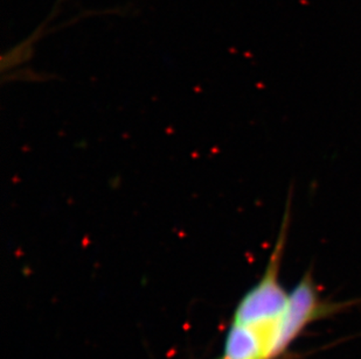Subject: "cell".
Wrapping results in <instances>:
<instances>
[{
	"instance_id": "6da1fadb",
	"label": "cell",
	"mask_w": 361,
	"mask_h": 359,
	"mask_svg": "<svg viewBox=\"0 0 361 359\" xmlns=\"http://www.w3.org/2000/svg\"><path fill=\"white\" fill-rule=\"evenodd\" d=\"M338 306L322 298L314 275L310 271L307 272L290 291L289 308L283 329V351L297 339L303 329L307 328V325L336 312Z\"/></svg>"
}]
</instances>
